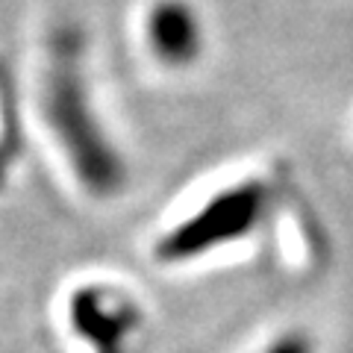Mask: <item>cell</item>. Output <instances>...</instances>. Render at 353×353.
Here are the masks:
<instances>
[{
  "label": "cell",
  "mask_w": 353,
  "mask_h": 353,
  "mask_svg": "<svg viewBox=\"0 0 353 353\" xmlns=\"http://www.w3.org/2000/svg\"><path fill=\"white\" fill-rule=\"evenodd\" d=\"M41 103L44 121L59 139L77 180L97 197L118 194L124 185V159L92 109L83 77V39L74 27L59 30L50 41Z\"/></svg>",
  "instance_id": "cell-1"
},
{
  "label": "cell",
  "mask_w": 353,
  "mask_h": 353,
  "mask_svg": "<svg viewBox=\"0 0 353 353\" xmlns=\"http://www.w3.org/2000/svg\"><path fill=\"white\" fill-rule=\"evenodd\" d=\"M268 206V192L262 183H239L218 192L192 218L180 221L157 245L162 262H189L215 250L227 241L245 239L259 227Z\"/></svg>",
  "instance_id": "cell-2"
},
{
  "label": "cell",
  "mask_w": 353,
  "mask_h": 353,
  "mask_svg": "<svg viewBox=\"0 0 353 353\" xmlns=\"http://www.w3.org/2000/svg\"><path fill=\"white\" fill-rule=\"evenodd\" d=\"M141 312L124 292L106 285L80 289L71 301L74 333L85 339L94 353H124L127 339L139 327Z\"/></svg>",
  "instance_id": "cell-3"
},
{
  "label": "cell",
  "mask_w": 353,
  "mask_h": 353,
  "mask_svg": "<svg viewBox=\"0 0 353 353\" xmlns=\"http://www.w3.org/2000/svg\"><path fill=\"white\" fill-rule=\"evenodd\" d=\"M148 41L165 65H189L201 57L203 27L189 0H159L148 15Z\"/></svg>",
  "instance_id": "cell-4"
},
{
  "label": "cell",
  "mask_w": 353,
  "mask_h": 353,
  "mask_svg": "<svg viewBox=\"0 0 353 353\" xmlns=\"http://www.w3.org/2000/svg\"><path fill=\"white\" fill-rule=\"evenodd\" d=\"M262 353H312V341L303 333H285L280 339H274Z\"/></svg>",
  "instance_id": "cell-5"
},
{
  "label": "cell",
  "mask_w": 353,
  "mask_h": 353,
  "mask_svg": "<svg viewBox=\"0 0 353 353\" xmlns=\"http://www.w3.org/2000/svg\"><path fill=\"white\" fill-rule=\"evenodd\" d=\"M6 183V159H3V150H0V189Z\"/></svg>",
  "instance_id": "cell-6"
}]
</instances>
